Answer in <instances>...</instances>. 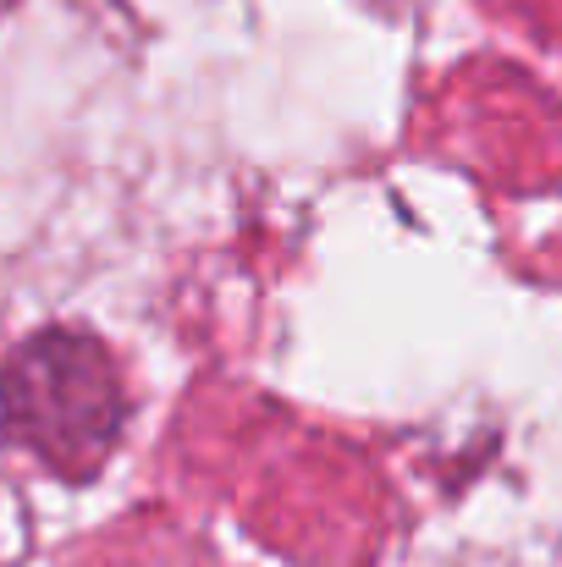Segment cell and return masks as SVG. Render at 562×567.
I'll use <instances>...</instances> for the list:
<instances>
[{
    "label": "cell",
    "mask_w": 562,
    "mask_h": 567,
    "mask_svg": "<svg viewBox=\"0 0 562 567\" xmlns=\"http://www.w3.org/2000/svg\"><path fill=\"white\" fill-rule=\"evenodd\" d=\"M0 413L17 441H28L55 468H94L122 430V385L111 359L89 337H33L0 375Z\"/></svg>",
    "instance_id": "1"
}]
</instances>
